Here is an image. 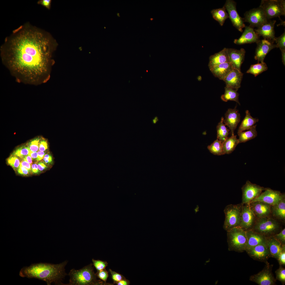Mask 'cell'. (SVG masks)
Segmentation results:
<instances>
[{"instance_id":"cell-1","label":"cell","mask_w":285,"mask_h":285,"mask_svg":"<svg viewBox=\"0 0 285 285\" xmlns=\"http://www.w3.org/2000/svg\"><path fill=\"white\" fill-rule=\"evenodd\" d=\"M57 44L48 32L26 24L6 38L1 47V57L18 80L39 84L48 80Z\"/></svg>"},{"instance_id":"cell-2","label":"cell","mask_w":285,"mask_h":285,"mask_svg":"<svg viewBox=\"0 0 285 285\" xmlns=\"http://www.w3.org/2000/svg\"><path fill=\"white\" fill-rule=\"evenodd\" d=\"M68 261H65L59 264L39 263L32 264L22 268L19 274L22 277L35 278L46 282L48 285L54 283L56 285H63V279L67 275L65 267Z\"/></svg>"},{"instance_id":"cell-3","label":"cell","mask_w":285,"mask_h":285,"mask_svg":"<svg viewBox=\"0 0 285 285\" xmlns=\"http://www.w3.org/2000/svg\"><path fill=\"white\" fill-rule=\"evenodd\" d=\"M93 264L86 266L82 268L70 270L68 275L70 277L69 283L65 285H95L105 284L107 283L102 281L98 280L94 273Z\"/></svg>"},{"instance_id":"cell-4","label":"cell","mask_w":285,"mask_h":285,"mask_svg":"<svg viewBox=\"0 0 285 285\" xmlns=\"http://www.w3.org/2000/svg\"><path fill=\"white\" fill-rule=\"evenodd\" d=\"M226 231L229 250L239 253L245 251L247 242L246 231L239 226Z\"/></svg>"},{"instance_id":"cell-5","label":"cell","mask_w":285,"mask_h":285,"mask_svg":"<svg viewBox=\"0 0 285 285\" xmlns=\"http://www.w3.org/2000/svg\"><path fill=\"white\" fill-rule=\"evenodd\" d=\"M281 229L279 223L270 216L256 218L252 229L254 231L266 237L278 233Z\"/></svg>"},{"instance_id":"cell-6","label":"cell","mask_w":285,"mask_h":285,"mask_svg":"<svg viewBox=\"0 0 285 285\" xmlns=\"http://www.w3.org/2000/svg\"><path fill=\"white\" fill-rule=\"evenodd\" d=\"M243 204H230L226 206L224 210L225 215L223 227L227 230L239 226L241 209Z\"/></svg>"},{"instance_id":"cell-7","label":"cell","mask_w":285,"mask_h":285,"mask_svg":"<svg viewBox=\"0 0 285 285\" xmlns=\"http://www.w3.org/2000/svg\"><path fill=\"white\" fill-rule=\"evenodd\" d=\"M259 6L263 10L268 20L285 16L284 0H262Z\"/></svg>"},{"instance_id":"cell-8","label":"cell","mask_w":285,"mask_h":285,"mask_svg":"<svg viewBox=\"0 0 285 285\" xmlns=\"http://www.w3.org/2000/svg\"><path fill=\"white\" fill-rule=\"evenodd\" d=\"M263 269L257 274L251 276L249 280L259 285H274L276 279L272 272V265L267 261Z\"/></svg>"},{"instance_id":"cell-9","label":"cell","mask_w":285,"mask_h":285,"mask_svg":"<svg viewBox=\"0 0 285 285\" xmlns=\"http://www.w3.org/2000/svg\"><path fill=\"white\" fill-rule=\"evenodd\" d=\"M243 18L244 22H248L249 26L258 28L268 20L262 8L259 6L246 12Z\"/></svg>"},{"instance_id":"cell-10","label":"cell","mask_w":285,"mask_h":285,"mask_svg":"<svg viewBox=\"0 0 285 285\" xmlns=\"http://www.w3.org/2000/svg\"><path fill=\"white\" fill-rule=\"evenodd\" d=\"M266 188L253 184L249 180L241 188L243 204H250L251 201L258 197Z\"/></svg>"},{"instance_id":"cell-11","label":"cell","mask_w":285,"mask_h":285,"mask_svg":"<svg viewBox=\"0 0 285 285\" xmlns=\"http://www.w3.org/2000/svg\"><path fill=\"white\" fill-rule=\"evenodd\" d=\"M224 6L233 25L239 31L242 32L243 28L245 26L243 18L239 15L237 12L236 2L233 0H227Z\"/></svg>"},{"instance_id":"cell-12","label":"cell","mask_w":285,"mask_h":285,"mask_svg":"<svg viewBox=\"0 0 285 285\" xmlns=\"http://www.w3.org/2000/svg\"><path fill=\"white\" fill-rule=\"evenodd\" d=\"M256 218L250 204H243L239 226L246 231L251 229Z\"/></svg>"},{"instance_id":"cell-13","label":"cell","mask_w":285,"mask_h":285,"mask_svg":"<svg viewBox=\"0 0 285 285\" xmlns=\"http://www.w3.org/2000/svg\"><path fill=\"white\" fill-rule=\"evenodd\" d=\"M285 194L280 191L266 188L264 191L250 202L256 201L262 202L273 206L278 203L285 197Z\"/></svg>"},{"instance_id":"cell-14","label":"cell","mask_w":285,"mask_h":285,"mask_svg":"<svg viewBox=\"0 0 285 285\" xmlns=\"http://www.w3.org/2000/svg\"><path fill=\"white\" fill-rule=\"evenodd\" d=\"M245 251L250 257L258 261L265 262L271 257L266 242L258 244Z\"/></svg>"},{"instance_id":"cell-15","label":"cell","mask_w":285,"mask_h":285,"mask_svg":"<svg viewBox=\"0 0 285 285\" xmlns=\"http://www.w3.org/2000/svg\"><path fill=\"white\" fill-rule=\"evenodd\" d=\"M256 43L257 46L254 59L258 63L263 62L267 54L270 50L276 48V44L265 39L259 40Z\"/></svg>"},{"instance_id":"cell-16","label":"cell","mask_w":285,"mask_h":285,"mask_svg":"<svg viewBox=\"0 0 285 285\" xmlns=\"http://www.w3.org/2000/svg\"><path fill=\"white\" fill-rule=\"evenodd\" d=\"M276 21L268 20L265 23L254 29L259 36H262L264 39L274 43L275 36L274 27Z\"/></svg>"},{"instance_id":"cell-17","label":"cell","mask_w":285,"mask_h":285,"mask_svg":"<svg viewBox=\"0 0 285 285\" xmlns=\"http://www.w3.org/2000/svg\"><path fill=\"white\" fill-rule=\"evenodd\" d=\"M240 120V115L236 107L234 109H229L226 112L224 123L229 128L231 135L234 134V131Z\"/></svg>"},{"instance_id":"cell-18","label":"cell","mask_w":285,"mask_h":285,"mask_svg":"<svg viewBox=\"0 0 285 285\" xmlns=\"http://www.w3.org/2000/svg\"><path fill=\"white\" fill-rule=\"evenodd\" d=\"M227 51L229 63L233 68L241 70V66L244 59L245 50L242 48L240 50L227 48Z\"/></svg>"},{"instance_id":"cell-19","label":"cell","mask_w":285,"mask_h":285,"mask_svg":"<svg viewBox=\"0 0 285 285\" xmlns=\"http://www.w3.org/2000/svg\"><path fill=\"white\" fill-rule=\"evenodd\" d=\"M243 76L241 70L233 68L223 80L226 84V87L237 91L241 87Z\"/></svg>"},{"instance_id":"cell-20","label":"cell","mask_w":285,"mask_h":285,"mask_svg":"<svg viewBox=\"0 0 285 285\" xmlns=\"http://www.w3.org/2000/svg\"><path fill=\"white\" fill-rule=\"evenodd\" d=\"M244 32L238 39H235L234 43L237 45H242L257 42L260 39L258 35L254 28L249 26H245Z\"/></svg>"},{"instance_id":"cell-21","label":"cell","mask_w":285,"mask_h":285,"mask_svg":"<svg viewBox=\"0 0 285 285\" xmlns=\"http://www.w3.org/2000/svg\"><path fill=\"white\" fill-rule=\"evenodd\" d=\"M256 218L269 216L271 214L272 206L264 202L256 201L250 203Z\"/></svg>"},{"instance_id":"cell-22","label":"cell","mask_w":285,"mask_h":285,"mask_svg":"<svg viewBox=\"0 0 285 285\" xmlns=\"http://www.w3.org/2000/svg\"><path fill=\"white\" fill-rule=\"evenodd\" d=\"M247 242L245 250L266 242L267 237L252 229L246 231Z\"/></svg>"},{"instance_id":"cell-23","label":"cell","mask_w":285,"mask_h":285,"mask_svg":"<svg viewBox=\"0 0 285 285\" xmlns=\"http://www.w3.org/2000/svg\"><path fill=\"white\" fill-rule=\"evenodd\" d=\"M229 61L227 48H225L219 52L210 56L208 66L210 70L217 65Z\"/></svg>"},{"instance_id":"cell-24","label":"cell","mask_w":285,"mask_h":285,"mask_svg":"<svg viewBox=\"0 0 285 285\" xmlns=\"http://www.w3.org/2000/svg\"><path fill=\"white\" fill-rule=\"evenodd\" d=\"M233 68L230 63L226 62L217 65L210 70L215 77L223 80Z\"/></svg>"},{"instance_id":"cell-25","label":"cell","mask_w":285,"mask_h":285,"mask_svg":"<svg viewBox=\"0 0 285 285\" xmlns=\"http://www.w3.org/2000/svg\"><path fill=\"white\" fill-rule=\"evenodd\" d=\"M266 243L271 257L277 259L281 251L282 245L273 236L267 237Z\"/></svg>"},{"instance_id":"cell-26","label":"cell","mask_w":285,"mask_h":285,"mask_svg":"<svg viewBox=\"0 0 285 285\" xmlns=\"http://www.w3.org/2000/svg\"><path fill=\"white\" fill-rule=\"evenodd\" d=\"M271 214L277 219L283 221L285 220V197L272 206Z\"/></svg>"},{"instance_id":"cell-27","label":"cell","mask_w":285,"mask_h":285,"mask_svg":"<svg viewBox=\"0 0 285 285\" xmlns=\"http://www.w3.org/2000/svg\"><path fill=\"white\" fill-rule=\"evenodd\" d=\"M245 113V116L239 128L238 133L250 129L259 121L258 119L251 116L248 110L246 111Z\"/></svg>"},{"instance_id":"cell-28","label":"cell","mask_w":285,"mask_h":285,"mask_svg":"<svg viewBox=\"0 0 285 285\" xmlns=\"http://www.w3.org/2000/svg\"><path fill=\"white\" fill-rule=\"evenodd\" d=\"M236 135L234 134L228 137L222 142L223 148L225 154L231 153L235 149L236 146L239 144Z\"/></svg>"},{"instance_id":"cell-29","label":"cell","mask_w":285,"mask_h":285,"mask_svg":"<svg viewBox=\"0 0 285 285\" xmlns=\"http://www.w3.org/2000/svg\"><path fill=\"white\" fill-rule=\"evenodd\" d=\"M226 10L224 5L221 8L213 9L211 12L213 18L221 26L223 25L226 20L229 18Z\"/></svg>"},{"instance_id":"cell-30","label":"cell","mask_w":285,"mask_h":285,"mask_svg":"<svg viewBox=\"0 0 285 285\" xmlns=\"http://www.w3.org/2000/svg\"><path fill=\"white\" fill-rule=\"evenodd\" d=\"M256 125H254L251 129L246 131L238 133L239 143L245 142L255 138L257 135L256 130Z\"/></svg>"},{"instance_id":"cell-31","label":"cell","mask_w":285,"mask_h":285,"mask_svg":"<svg viewBox=\"0 0 285 285\" xmlns=\"http://www.w3.org/2000/svg\"><path fill=\"white\" fill-rule=\"evenodd\" d=\"M239 94L237 91L231 88L225 87L224 93L221 96V98L224 102H227L228 101H234L240 105L239 100Z\"/></svg>"},{"instance_id":"cell-32","label":"cell","mask_w":285,"mask_h":285,"mask_svg":"<svg viewBox=\"0 0 285 285\" xmlns=\"http://www.w3.org/2000/svg\"><path fill=\"white\" fill-rule=\"evenodd\" d=\"M224 118H221V121L216 127L217 139L222 142H224L228 137L230 130L226 127L224 123Z\"/></svg>"},{"instance_id":"cell-33","label":"cell","mask_w":285,"mask_h":285,"mask_svg":"<svg viewBox=\"0 0 285 285\" xmlns=\"http://www.w3.org/2000/svg\"><path fill=\"white\" fill-rule=\"evenodd\" d=\"M268 67L264 62L251 65L246 73L253 75L255 77L268 69Z\"/></svg>"},{"instance_id":"cell-34","label":"cell","mask_w":285,"mask_h":285,"mask_svg":"<svg viewBox=\"0 0 285 285\" xmlns=\"http://www.w3.org/2000/svg\"><path fill=\"white\" fill-rule=\"evenodd\" d=\"M207 148L214 155H221L225 154L222 142L217 139L208 145Z\"/></svg>"},{"instance_id":"cell-35","label":"cell","mask_w":285,"mask_h":285,"mask_svg":"<svg viewBox=\"0 0 285 285\" xmlns=\"http://www.w3.org/2000/svg\"><path fill=\"white\" fill-rule=\"evenodd\" d=\"M276 279L280 281L282 284H285V269L282 266L279 265V268L275 272Z\"/></svg>"},{"instance_id":"cell-36","label":"cell","mask_w":285,"mask_h":285,"mask_svg":"<svg viewBox=\"0 0 285 285\" xmlns=\"http://www.w3.org/2000/svg\"><path fill=\"white\" fill-rule=\"evenodd\" d=\"M274 41L276 44V48H279L280 50L285 49V32L278 37H276L274 39Z\"/></svg>"},{"instance_id":"cell-37","label":"cell","mask_w":285,"mask_h":285,"mask_svg":"<svg viewBox=\"0 0 285 285\" xmlns=\"http://www.w3.org/2000/svg\"><path fill=\"white\" fill-rule=\"evenodd\" d=\"M93 264L97 272L100 271L105 269L108 265V263L106 261H103L99 260H92Z\"/></svg>"},{"instance_id":"cell-38","label":"cell","mask_w":285,"mask_h":285,"mask_svg":"<svg viewBox=\"0 0 285 285\" xmlns=\"http://www.w3.org/2000/svg\"><path fill=\"white\" fill-rule=\"evenodd\" d=\"M30 150L28 147H22L18 148L13 153V155L23 158L28 155Z\"/></svg>"},{"instance_id":"cell-39","label":"cell","mask_w":285,"mask_h":285,"mask_svg":"<svg viewBox=\"0 0 285 285\" xmlns=\"http://www.w3.org/2000/svg\"><path fill=\"white\" fill-rule=\"evenodd\" d=\"M279 265H285V244L282 245L281 251L277 259Z\"/></svg>"},{"instance_id":"cell-40","label":"cell","mask_w":285,"mask_h":285,"mask_svg":"<svg viewBox=\"0 0 285 285\" xmlns=\"http://www.w3.org/2000/svg\"><path fill=\"white\" fill-rule=\"evenodd\" d=\"M273 237L279 241L282 245L285 244V229L274 235Z\"/></svg>"},{"instance_id":"cell-41","label":"cell","mask_w":285,"mask_h":285,"mask_svg":"<svg viewBox=\"0 0 285 285\" xmlns=\"http://www.w3.org/2000/svg\"><path fill=\"white\" fill-rule=\"evenodd\" d=\"M109 271L111 275L112 278L114 283H116L125 278L123 275L112 271L110 269H109Z\"/></svg>"},{"instance_id":"cell-42","label":"cell","mask_w":285,"mask_h":285,"mask_svg":"<svg viewBox=\"0 0 285 285\" xmlns=\"http://www.w3.org/2000/svg\"><path fill=\"white\" fill-rule=\"evenodd\" d=\"M8 162L15 168H18L20 164L19 159L15 155L11 156L8 159Z\"/></svg>"},{"instance_id":"cell-43","label":"cell","mask_w":285,"mask_h":285,"mask_svg":"<svg viewBox=\"0 0 285 285\" xmlns=\"http://www.w3.org/2000/svg\"><path fill=\"white\" fill-rule=\"evenodd\" d=\"M96 274L97 277L106 283L108 274V272L105 269L97 272Z\"/></svg>"},{"instance_id":"cell-44","label":"cell","mask_w":285,"mask_h":285,"mask_svg":"<svg viewBox=\"0 0 285 285\" xmlns=\"http://www.w3.org/2000/svg\"><path fill=\"white\" fill-rule=\"evenodd\" d=\"M39 139H36L33 140L29 143L28 148L32 152H36L39 148Z\"/></svg>"},{"instance_id":"cell-45","label":"cell","mask_w":285,"mask_h":285,"mask_svg":"<svg viewBox=\"0 0 285 285\" xmlns=\"http://www.w3.org/2000/svg\"><path fill=\"white\" fill-rule=\"evenodd\" d=\"M51 2V0H40L37 2V3L43 6L48 9H50Z\"/></svg>"},{"instance_id":"cell-46","label":"cell","mask_w":285,"mask_h":285,"mask_svg":"<svg viewBox=\"0 0 285 285\" xmlns=\"http://www.w3.org/2000/svg\"><path fill=\"white\" fill-rule=\"evenodd\" d=\"M48 148V144L45 141H41L39 145V150L40 151H44Z\"/></svg>"},{"instance_id":"cell-47","label":"cell","mask_w":285,"mask_h":285,"mask_svg":"<svg viewBox=\"0 0 285 285\" xmlns=\"http://www.w3.org/2000/svg\"><path fill=\"white\" fill-rule=\"evenodd\" d=\"M29 170L20 164L18 169V172L20 173L26 175L28 174Z\"/></svg>"},{"instance_id":"cell-48","label":"cell","mask_w":285,"mask_h":285,"mask_svg":"<svg viewBox=\"0 0 285 285\" xmlns=\"http://www.w3.org/2000/svg\"><path fill=\"white\" fill-rule=\"evenodd\" d=\"M20 164L29 170L31 169V164L26 161L23 160L20 163Z\"/></svg>"},{"instance_id":"cell-49","label":"cell","mask_w":285,"mask_h":285,"mask_svg":"<svg viewBox=\"0 0 285 285\" xmlns=\"http://www.w3.org/2000/svg\"><path fill=\"white\" fill-rule=\"evenodd\" d=\"M130 283V281L125 278L116 284L117 285H129Z\"/></svg>"},{"instance_id":"cell-50","label":"cell","mask_w":285,"mask_h":285,"mask_svg":"<svg viewBox=\"0 0 285 285\" xmlns=\"http://www.w3.org/2000/svg\"><path fill=\"white\" fill-rule=\"evenodd\" d=\"M44 160L46 163H48L52 161V158L51 156L48 154H46L44 156Z\"/></svg>"},{"instance_id":"cell-51","label":"cell","mask_w":285,"mask_h":285,"mask_svg":"<svg viewBox=\"0 0 285 285\" xmlns=\"http://www.w3.org/2000/svg\"><path fill=\"white\" fill-rule=\"evenodd\" d=\"M37 160H40L44 158L45 153L43 151H39L37 152Z\"/></svg>"},{"instance_id":"cell-52","label":"cell","mask_w":285,"mask_h":285,"mask_svg":"<svg viewBox=\"0 0 285 285\" xmlns=\"http://www.w3.org/2000/svg\"><path fill=\"white\" fill-rule=\"evenodd\" d=\"M37 152H32L30 150L28 155L30 156L32 158L34 159L37 158Z\"/></svg>"},{"instance_id":"cell-53","label":"cell","mask_w":285,"mask_h":285,"mask_svg":"<svg viewBox=\"0 0 285 285\" xmlns=\"http://www.w3.org/2000/svg\"><path fill=\"white\" fill-rule=\"evenodd\" d=\"M23 160L28 162L31 165L32 164V158L28 155L24 157Z\"/></svg>"},{"instance_id":"cell-54","label":"cell","mask_w":285,"mask_h":285,"mask_svg":"<svg viewBox=\"0 0 285 285\" xmlns=\"http://www.w3.org/2000/svg\"><path fill=\"white\" fill-rule=\"evenodd\" d=\"M37 166L38 169L41 171L43 170L46 167L45 164L42 162L39 163L37 165Z\"/></svg>"},{"instance_id":"cell-55","label":"cell","mask_w":285,"mask_h":285,"mask_svg":"<svg viewBox=\"0 0 285 285\" xmlns=\"http://www.w3.org/2000/svg\"><path fill=\"white\" fill-rule=\"evenodd\" d=\"M282 53V60L283 64L285 65V49L281 50Z\"/></svg>"},{"instance_id":"cell-56","label":"cell","mask_w":285,"mask_h":285,"mask_svg":"<svg viewBox=\"0 0 285 285\" xmlns=\"http://www.w3.org/2000/svg\"><path fill=\"white\" fill-rule=\"evenodd\" d=\"M32 171L33 172L35 173L37 172L38 168L37 164H35L32 165Z\"/></svg>"},{"instance_id":"cell-57","label":"cell","mask_w":285,"mask_h":285,"mask_svg":"<svg viewBox=\"0 0 285 285\" xmlns=\"http://www.w3.org/2000/svg\"><path fill=\"white\" fill-rule=\"evenodd\" d=\"M159 121V119L157 116H155L154 118L152 120L153 123L154 124H155Z\"/></svg>"}]
</instances>
